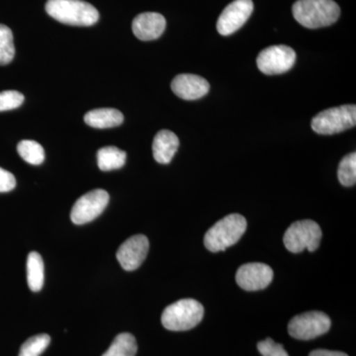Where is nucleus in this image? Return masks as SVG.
<instances>
[{
    "label": "nucleus",
    "mask_w": 356,
    "mask_h": 356,
    "mask_svg": "<svg viewBox=\"0 0 356 356\" xmlns=\"http://www.w3.org/2000/svg\"><path fill=\"white\" fill-rule=\"evenodd\" d=\"M292 13L295 20L304 27L318 29L336 23L341 8L334 0H297Z\"/></svg>",
    "instance_id": "nucleus-1"
},
{
    "label": "nucleus",
    "mask_w": 356,
    "mask_h": 356,
    "mask_svg": "<svg viewBox=\"0 0 356 356\" xmlns=\"http://www.w3.org/2000/svg\"><path fill=\"white\" fill-rule=\"evenodd\" d=\"M46 11L51 18L65 25L88 27L99 19L97 9L83 0H48Z\"/></svg>",
    "instance_id": "nucleus-2"
},
{
    "label": "nucleus",
    "mask_w": 356,
    "mask_h": 356,
    "mask_svg": "<svg viewBox=\"0 0 356 356\" xmlns=\"http://www.w3.org/2000/svg\"><path fill=\"white\" fill-rule=\"evenodd\" d=\"M247 226V220L242 215L229 214L208 229L204 245L211 252H222L241 240Z\"/></svg>",
    "instance_id": "nucleus-3"
},
{
    "label": "nucleus",
    "mask_w": 356,
    "mask_h": 356,
    "mask_svg": "<svg viewBox=\"0 0 356 356\" xmlns=\"http://www.w3.org/2000/svg\"><path fill=\"white\" fill-rule=\"evenodd\" d=\"M203 316L202 304L194 299H181L166 307L161 315V324L168 331H189L202 321Z\"/></svg>",
    "instance_id": "nucleus-4"
},
{
    "label": "nucleus",
    "mask_w": 356,
    "mask_h": 356,
    "mask_svg": "<svg viewBox=\"0 0 356 356\" xmlns=\"http://www.w3.org/2000/svg\"><path fill=\"white\" fill-rule=\"evenodd\" d=\"M356 106L343 105L320 112L312 119V129L320 135H334L355 127Z\"/></svg>",
    "instance_id": "nucleus-5"
},
{
    "label": "nucleus",
    "mask_w": 356,
    "mask_h": 356,
    "mask_svg": "<svg viewBox=\"0 0 356 356\" xmlns=\"http://www.w3.org/2000/svg\"><path fill=\"white\" fill-rule=\"evenodd\" d=\"M322 229L317 222L312 220H303L293 222L285 232L283 242L285 247L293 254L303 250L315 252L322 240Z\"/></svg>",
    "instance_id": "nucleus-6"
},
{
    "label": "nucleus",
    "mask_w": 356,
    "mask_h": 356,
    "mask_svg": "<svg viewBox=\"0 0 356 356\" xmlns=\"http://www.w3.org/2000/svg\"><path fill=\"white\" fill-rule=\"evenodd\" d=\"M331 325V318L323 312H307L290 321L288 332L294 339L310 341L329 332Z\"/></svg>",
    "instance_id": "nucleus-7"
},
{
    "label": "nucleus",
    "mask_w": 356,
    "mask_h": 356,
    "mask_svg": "<svg viewBox=\"0 0 356 356\" xmlns=\"http://www.w3.org/2000/svg\"><path fill=\"white\" fill-rule=\"evenodd\" d=\"M108 203V192L103 189L89 191L77 199L74 204L70 212V219L76 225L88 224L100 216Z\"/></svg>",
    "instance_id": "nucleus-8"
},
{
    "label": "nucleus",
    "mask_w": 356,
    "mask_h": 356,
    "mask_svg": "<svg viewBox=\"0 0 356 356\" xmlns=\"http://www.w3.org/2000/svg\"><path fill=\"white\" fill-rule=\"evenodd\" d=\"M296 62V53L285 44L270 46L259 53L257 65L259 70L268 76L284 74Z\"/></svg>",
    "instance_id": "nucleus-9"
},
{
    "label": "nucleus",
    "mask_w": 356,
    "mask_h": 356,
    "mask_svg": "<svg viewBox=\"0 0 356 356\" xmlns=\"http://www.w3.org/2000/svg\"><path fill=\"white\" fill-rule=\"evenodd\" d=\"M254 11L252 0H235L222 10L218 18L217 30L222 36H229L242 28Z\"/></svg>",
    "instance_id": "nucleus-10"
},
{
    "label": "nucleus",
    "mask_w": 356,
    "mask_h": 356,
    "mask_svg": "<svg viewBox=\"0 0 356 356\" xmlns=\"http://www.w3.org/2000/svg\"><path fill=\"white\" fill-rule=\"evenodd\" d=\"M273 280V270L271 267L261 262L243 264L236 274V283L245 291L264 289L270 284Z\"/></svg>",
    "instance_id": "nucleus-11"
},
{
    "label": "nucleus",
    "mask_w": 356,
    "mask_h": 356,
    "mask_svg": "<svg viewBox=\"0 0 356 356\" xmlns=\"http://www.w3.org/2000/svg\"><path fill=\"white\" fill-rule=\"evenodd\" d=\"M149 248V243L146 236H133L122 243L117 250L116 257L123 269L134 271L142 266Z\"/></svg>",
    "instance_id": "nucleus-12"
},
{
    "label": "nucleus",
    "mask_w": 356,
    "mask_h": 356,
    "mask_svg": "<svg viewBox=\"0 0 356 356\" xmlns=\"http://www.w3.org/2000/svg\"><path fill=\"white\" fill-rule=\"evenodd\" d=\"M175 95L184 100H196L209 92L210 84L196 74H184L175 76L172 83Z\"/></svg>",
    "instance_id": "nucleus-13"
},
{
    "label": "nucleus",
    "mask_w": 356,
    "mask_h": 356,
    "mask_svg": "<svg viewBox=\"0 0 356 356\" xmlns=\"http://www.w3.org/2000/svg\"><path fill=\"white\" fill-rule=\"evenodd\" d=\"M165 18L156 13H140L133 21L134 35L140 41H153L165 32Z\"/></svg>",
    "instance_id": "nucleus-14"
},
{
    "label": "nucleus",
    "mask_w": 356,
    "mask_h": 356,
    "mask_svg": "<svg viewBox=\"0 0 356 356\" xmlns=\"http://www.w3.org/2000/svg\"><path fill=\"white\" fill-rule=\"evenodd\" d=\"M179 147V140L172 131L161 130L156 134L153 142L154 158L161 165L172 161Z\"/></svg>",
    "instance_id": "nucleus-15"
},
{
    "label": "nucleus",
    "mask_w": 356,
    "mask_h": 356,
    "mask_svg": "<svg viewBox=\"0 0 356 356\" xmlns=\"http://www.w3.org/2000/svg\"><path fill=\"white\" fill-rule=\"evenodd\" d=\"M124 121L123 114L113 108L91 110L84 116V122L92 128L107 129L120 126Z\"/></svg>",
    "instance_id": "nucleus-16"
},
{
    "label": "nucleus",
    "mask_w": 356,
    "mask_h": 356,
    "mask_svg": "<svg viewBox=\"0 0 356 356\" xmlns=\"http://www.w3.org/2000/svg\"><path fill=\"white\" fill-rule=\"evenodd\" d=\"M127 154L116 147H105L97 153V163L102 172L119 170L123 168Z\"/></svg>",
    "instance_id": "nucleus-17"
},
{
    "label": "nucleus",
    "mask_w": 356,
    "mask_h": 356,
    "mask_svg": "<svg viewBox=\"0 0 356 356\" xmlns=\"http://www.w3.org/2000/svg\"><path fill=\"white\" fill-rule=\"evenodd\" d=\"M44 261L37 252H32L27 257V282L33 292H39L44 285Z\"/></svg>",
    "instance_id": "nucleus-18"
},
{
    "label": "nucleus",
    "mask_w": 356,
    "mask_h": 356,
    "mask_svg": "<svg viewBox=\"0 0 356 356\" xmlns=\"http://www.w3.org/2000/svg\"><path fill=\"white\" fill-rule=\"evenodd\" d=\"M137 351L135 337L129 332H122L115 337L111 346L102 356H135Z\"/></svg>",
    "instance_id": "nucleus-19"
},
{
    "label": "nucleus",
    "mask_w": 356,
    "mask_h": 356,
    "mask_svg": "<svg viewBox=\"0 0 356 356\" xmlns=\"http://www.w3.org/2000/svg\"><path fill=\"white\" fill-rule=\"evenodd\" d=\"M17 152L21 158L30 165H39L44 163V151L43 147L36 140H21L17 146Z\"/></svg>",
    "instance_id": "nucleus-20"
},
{
    "label": "nucleus",
    "mask_w": 356,
    "mask_h": 356,
    "mask_svg": "<svg viewBox=\"0 0 356 356\" xmlns=\"http://www.w3.org/2000/svg\"><path fill=\"white\" fill-rule=\"evenodd\" d=\"M15 55L13 34L10 28L0 24V65H8L13 62Z\"/></svg>",
    "instance_id": "nucleus-21"
},
{
    "label": "nucleus",
    "mask_w": 356,
    "mask_h": 356,
    "mask_svg": "<svg viewBox=\"0 0 356 356\" xmlns=\"http://www.w3.org/2000/svg\"><path fill=\"white\" fill-rule=\"evenodd\" d=\"M337 177L343 186H353L356 182V154H348L339 163Z\"/></svg>",
    "instance_id": "nucleus-22"
},
{
    "label": "nucleus",
    "mask_w": 356,
    "mask_h": 356,
    "mask_svg": "<svg viewBox=\"0 0 356 356\" xmlns=\"http://www.w3.org/2000/svg\"><path fill=\"white\" fill-rule=\"evenodd\" d=\"M50 343L51 337L49 334H37L30 337L22 344L18 356H40Z\"/></svg>",
    "instance_id": "nucleus-23"
},
{
    "label": "nucleus",
    "mask_w": 356,
    "mask_h": 356,
    "mask_svg": "<svg viewBox=\"0 0 356 356\" xmlns=\"http://www.w3.org/2000/svg\"><path fill=\"white\" fill-rule=\"evenodd\" d=\"M24 102V95L15 90L0 92V112L18 108Z\"/></svg>",
    "instance_id": "nucleus-24"
},
{
    "label": "nucleus",
    "mask_w": 356,
    "mask_h": 356,
    "mask_svg": "<svg viewBox=\"0 0 356 356\" xmlns=\"http://www.w3.org/2000/svg\"><path fill=\"white\" fill-rule=\"evenodd\" d=\"M257 350L262 356H289L283 346L276 343L273 339H266L257 343Z\"/></svg>",
    "instance_id": "nucleus-25"
},
{
    "label": "nucleus",
    "mask_w": 356,
    "mask_h": 356,
    "mask_svg": "<svg viewBox=\"0 0 356 356\" xmlns=\"http://www.w3.org/2000/svg\"><path fill=\"white\" fill-rule=\"evenodd\" d=\"M16 186V179L13 173L0 168V192L13 191Z\"/></svg>",
    "instance_id": "nucleus-26"
},
{
    "label": "nucleus",
    "mask_w": 356,
    "mask_h": 356,
    "mask_svg": "<svg viewBox=\"0 0 356 356\" xmlns=\"http://www.w3.org/2000/svg\"><path fill=\"white\" fill-rule=\"evenodd\" d=\"M309 356H348L341 351H332L327 350H316L312 351Z\"/></svg>",
    "instance_id": "nucleus-27"
}]
</instances>
